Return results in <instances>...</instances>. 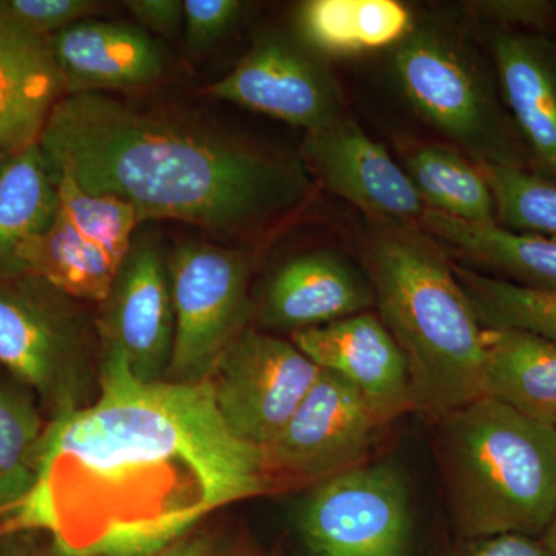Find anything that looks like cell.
<instances>
[{"instance_id":"6da1fadb","label":"cell","mask_w":556,"mask_h":556,"mask_svg":"<svg viewBox=\"0 0 556 556\" xmlns=\"http://www.w3.org/2000/svg\"><path fill=\"white\" fill-rule=\"evenodd\" d=\"M100 387L93 404L54 413L35 489L0 532L47 533L62 556H148L273 489L265 452L230 433L211 379L142 382L104 354Z\"/></svg>"},{"instance_id":"7a4b0ae2","label":"cell","mask_w":556,"mask_h":556,"mask_svg":"<svg viewBox=\"0 0 556 556\" xmlns=\"http://www.w3.org/2000/svg\"><path fill=\"white\" fill-rule=\"evenodd\" d=\"M58 175L115 197L146 219H178L244 236L291 212L309 190L302 160H285L105 93L68 94L39 138Z\"/></svg>"},{"instance_id":"3957f363","label":"cell","mask_w":556,"mask_h":556,"mask_svg":"<svg viewBox=\"0 0 556 556\" xmlns=\"http://www.w3.org/2000/svg\"><path fill=\"white\" fill-rule=\"evenodd\" d=\"M386 222L367 244L365 273L407 361L415 409L438 420L486 397L484 328L437 240L417 226Z\"/></svg>"},{"instance_id":"277c9868","label":"cell","mask_w":556,"mask_h":556,"mask_svg":"<svg viewBox=\"0 0 556 556\" xmlns=\"http://www.w3.org/2000/svg\"><path fill=\"white\" fill-rule=\"evenodd\" d=\"M437 428L460 538L543 536L556 511V427L486 396L439 417Z\"/></svg>"},{"instance_id":"5b68a950","label":"cell","mask_w":556,"mask_h":556,"mask_svg":"<svg viewBox=\"0 0 556 556\" xmlns=\"http://www.w3.org/2000/svg\"><path fill=\"white\" fill-rule=\"evenodd\" d=\"M393 72L412 108L478 164L532 170L495 68L456 35L415 25L394 50Z\"/></svg>"},{"instance_id":"8992f818","label":"cell","mask_w":556,"mask_h":556,"mask_svg":"<svg viewBox=\"0 0 556 556\" xmlns=\"http://www.w3.org/2000/svg\"><path fill=\"white\" fill-rule=\"evenodd\" d=\"M60 207L49 229L16 252V277H33L72 299L104 303L141 225L115 197L86 192L58 175Z\"/></svg>"},{"instance_id":"52a82bcc","label":"cell","mask_w":556,"mask_h":556,"mask_svg":"<svg viewBox=\"0 0 556 556\" xmlns=\"http://www.w3.org/2000/svg\"><path fill=\"white\" fill-rule=\"evenodd\" d=\"M174 346L166 380L200 383L244 331L249 263L241 252L215 244H178L167 260Z\"/></svg>"},{"instance_id":"ba28073f","label":"cell","mask_w":556,"mask_h":556,"mask_svg":"<svg viewBox=\"0 0 556 556\" xmlns=\"http://www.w3.org/2000/svg\"><path fill=\"white\" fill-rule=\"evenodd\" d=\"M314 556H408L412 500L394 463H367L316 482L298 511Z\"/></svg>"},{"instance_id":"9c48e42d","label":"cell","mask_w":556,"mask_h":556,"mask_svg":"<svg viewBox=\"0 0 556 556\" xmlns=\"http://www.w3.org/2000/svg\"><path fill=\"white\" fill-rule=\"evenodd\" d=\"M72 298L33 277L0 281V365L53 405H76L87 332Z\"/></svg>"},{"instance_id":"30bf717a","label":"cell","mask_w":556,"mask_h":556,"mask_svg":"<svg viewBox=\"0 0 556 556\" xmlns=\"http://www.w3.org/2000/svg\"><path fill=\"white\" fill-rule=\"evenodd\" d=\"M320 372L294 343L244 329L219 361L211 382L230 433L266 452Z\"/></svg>"},{"instance_id":"8fae6325","label":"cell","mask_w":556,"mask_h":556,"mask_svg":"<svg viewBox=\"0 0 556 556\" xmlns=\"http://www.w3.org/2000/svg\"><path fill=\"white\" fill-rule=\"evenodd\" d=\"M391 417L339 376L321 369L266 450L273 475L316 482L367 463Z\"/></svg>"},{"instance_id":"7c38bea8","label":"cell","mask_w":556,"mask_h":556,"mask_svg":"<svg viewBox=\"0 0 556 556\" xmlns=\"http://www.w3.org/2000/svg\"><path fill=\"white\" fill-rule=\"evenodd\" d=\"M207 94L265 113L311 134L342 119L338 83L320 56L295 36L269 31Z\"/></svg>"},{"instance_id":"4fadbf2b","label":"cell","mask_w":556,"mask_h":556,"mask_svg":"<svg viewBox=\"0 0 556 556\" xmlns=\"http://www.w3.org/2000/svg\"><path fill=\"white\" fill-rule=\"evenodd\" d=\"M169 270L159 241L135 237L98 320L102 354L119 357L142 382L164 380L174 346Z\"/></svg>"},{"instance_id":"5bb4252c","label":"cell","mask_w":556,"mask_h":556,"mask_svg":"<svg viewBox=\"0 0 556 556\" xmlns=\"http://www.w3.org/2000/svg\"><path fill=\"white\" fill-rule=\"evenodd\" d=\"M302 163L325 189L388 222L419 225L428 208L407 172L353 121L311 131Z\"/></svg>"},{"instance_id":"9a60e30c","label":"cell","mask_w":556,"mask_h":556,"mask_svg":"<svg viewBox=\"0 0 556 556\" xmlns=\"http://www.w3.org/2000/svg\"><path fill=\"white\" fill-rule=\"evenodd\" d=\"M291 342L318 368L345 380L391 419L415 409L404 353L371 313L295 331Z\"/></svg>"},{"instance_id":"2e32d148","label":"cell","mask_w":556,"mask_h":556,"mask_svg":"<svg viewBox=\"0 0 556 556\" xmlns=\"http://www.w3.org/2000/svg\"><path fill=\"white\" fill-rule=\"evenodd\" d=\"M490 51L530 172L556 182V36L495 30Z\"/></svg>"},{"instance_id":"e0dca14e","label":"cell","mask_w":556,"mask_h":556,"mask_svg":"<svg viewBox=\"0 0 556 556\" xmlns=\"http://www.w3.org/2000/svg\"><path fill=\"white\" fill-rule=\"evenodd\" d=\"M65 97L150 86L166 68L163 50L129 24L87 17L50 38Z\"/></svg>"},{"instance_id":"ac0fdd59","label":"cell","mask_w":556,"mask_h":556,"mask_svg":"<svg viewBox=\"0 0 556 556\" xmlns=\"http://www.w3.org/2000/svg\"><path fill=\"white\" fill-rule=\"evenodd\" d=\"M372 305L375 291L365 270L334 252L317 251L289 260L274 274L258 318L292 334L367 313Z\"/></svg>"},{"instance_id":"d6986e66","label":"cell","mask_w":556,"mask_h":556,"mask_svg":"<svg viewBox=\"0 0 556 556\" xmlns=\"http://www.w3.org/2000/svg\"><path fill=\"white\" fill-rule=\"evenodd\" d=\"M64 97L50 39L0 16V152L16 153L38 142Z\"/></svg>"},{"instance_id":"ffe728a7","label":"cell","mask_w":556,"mask_h":556,"mask_svg":"<svg viewBox=\"0 0 556 556\" xmlns=\"http://www.w3.org/2000/svg\"><path fill=\"white\" fill-rule=\"evenodd\" d=\"M419 229L495 277L522 287L556 289V237L515 232L496 223H473L428 207Z\"/></svg>"},{"instance_id":"44dd1931","label":"cell","mask_w":556,"mask_h":556,"mask_svg":"<svg viewBox=\"0 0 556 556\" xmlns=\"http://www.w3.org/2000/svg\"><path fill=\"white\" fill-rule=\"evenodd\" d=\"M415 27L396 0H306L294 16V36L317 56L345 58L397 46Z\"/></svg>"},{"instance_id":"7402d4cb","label":"cell","mask_w":556,"mask_h":556,"mask_svg":"<svg viewBox=\"0 0 556 556\" xmlns=\"http://www.w3.org/2000/svg\"><path fill=\"white\" fill-rule=\"evenodd\" d=\"M486 396L538 422L556 420V342L521 329H484Z\"/></svg>"},{"instance_id":"603a6c76","label":"cell","mask_w":556,"mask_h":556,"mask_svg":"<svg viewBox=\"0 0 556 556\" xmlns=\"http://www.w3.org/2000/svg\"><path fill=\"white\" fill-rule=\"evenodd\" d=\"M60 207V182L39 141L0 167V278L16 277V252L46 232Z\"/></svg>"},{"instance_id":"cb8c5ba5","label":"cell","mask_w":556,"mask_h":556,"mask_svg":"<svg viewBox=\"0 0 556 556\" xmlns=\"http://www.w3.org/2000/svg\"><path fill=\"white\" fill-rule=\"evenodd\" d=\"M405 172L433 211L466 222L496 223L495 197L484 172L455 150L422 146L409 153Z\"/></svg>"},{"instance_id":"d4e9b609","label":"cell","mask_w":556,"mask_h":556,"mask_svg":"<svg viewBox=\"0 0 556 556\" xmlns=\"http://www.w3.org/2000/svg\"><path fill=\"white\" fill-rule=\"evenodd\" d=\"M46 428L30 394L0 382V518L35 489Z\"/></svg>"},{"instance_id":"484cf974","label":"cell","mask_w":556,"mask_h":556,"mask_svg":"<svg viewBox=\"0 0 556 556\" xmlns=\"http://www.w3.org/2000/svg\"><path fill=\"white\" fill-rule=\"evenodd\" d=\"M455 274L484 329H521L556 342V289L514 281L455 266Z\"/></svg>"},{"instance_id":"4316f807","label":"cell","mask_w":556,"mask_h":556,"mask_svg":"<svg viewBox=\"0 0 556 556\" xmlns=\"http://www.w3.org/2000/svg\"><path fill=\"white\" fill-rule=\"evenodd\" d=\"M495 197L496 225L556 237V182L533 172L478 164Z\"/></svg>"},{"instance_id":"83f0119b","label":"cell","mask_w":556,"mask_h":556,"mask_svg":"<svg viewBox=\"0 0 556 556\" xmlns=\"http://www.w3.org/2000/svg\"><path fill=\"white\" fill-rule=\"evenodd\" d=\"M100 9V3L91 0H0V16L49 39Z\"/></svg>"},{"instance_id":"f1b7e54d","label":"cell","mask_w":556,"mask_h":556,"mask_svg":"<svg viewBox=\"0 0 556 556\" xmlns=\"http://www.w3.org/2000/svg\"><path fill=\"white\" fill-rule=\"evenodd\" d=\"M186 42L201 53L225 38L240 21L244 3L240 0H185Z\"/></svg>"},{"instance_id":"f546056e","label":"cell","mask_w":556,"mask_h":556,"mask_svg":"<svg viewBox=\"0 0 556 556\" xmlns=\"http://www.w3.org/2000/svg\"><path fill=\"white\" fill-rule=\"evenodd\" d=\"M479 17L496 30L556 36V2L547 0H490L470 3Z\"/></svg>"},{"instance_id":"4dcf8cb0","label":"cell","mask_w":556,"mask_h":556,"mask_svg":"<svg viewBox=\"0 0 556 556\" xmlns=\"http://www.w3.org/2000/svg\"><path fill=\"white\" fill-rule=\"evenodd\" d=\"M450 556H554L540 538L495 535L463 540Z\"/></svg>"},{"instance_id":"1f68e13d","label":"cell","mask_w":556,"mask_h":556,"mask_svg":"<svg viewBox=\"0 0 556 556\" xmlns=\"http://www.w3.org/2000/svg\"><path fill=\"white\" fill-rule=\"evenodd\" d=\"M126 9L149 30L172 38L185 25V10L181 0H129Z\"/></svg>"},{"instance_id":"d6a6232c","label":"cell","mask_w":556,"mask_h":556,"mask_svg":"<svg viewBox=\"0 0 556 556\" xmlns=\"http://www.w3.org/2000/svg\"><path fill=\"white\" fill-rule=\"evenodd\" d=\"M148 556H212V541L203 533L189 532L188 535L160 548Z\"/></svg>"},{"instance_id":"836d02e7","label":"cell","mask_w":556,"mask_h":556,"mask_svg":"<svg viewBox=\"0 0 556 556\" xmlns=\"http://www.w3.org/2000/svg\"><path fill=\"white\" fill-rule=\"evenodd\" d=\"M0 556H51L33 543L31 532H0Z\"/></svg>"},{"instance_id":"e575fe53","label":"cell","mask_w":556,"mask_h":556,"mask_svg":"<svg viewBox=\"0 0 556 556\" xmlns=\"http://www.w3.org/2000/svg\"><path fill=\"white\" fill-rule=\"evenodd\" d=\"M544 546L548 548L552 555L556 556V511L552 518L551 525L547 526L546 532L540 538Z\"/></svg>"},{"instance_id":"d590c367","label":"cell","mask_w":556,"mask_h":556,"mask_svg":"<svg viewBox=\"0 0 556 556\" xmlns=\"http://www.w3.org/2000/svg\"><path fill=\"white\" fill-rule=\"evenodd\" d=\"M11 155H13V153L0 152V167L7 163V160H9Z\"/></svg>"},{"instance_id":"8d00e7d4","label":"cell","mask_w":556,"mask_h":556,"mask_svg":"<svg viewBox=\"0 0 556 556\" xmlns=\"http://www.w3.org/2000/svg\"><path fill=\"white\" fill-rule=\"evenodd\" d=\"M555 427H556V420H555Z\"/></svg>"},{"instance_id":"74e56055","label":"cell","mask_w":556,"mask_h":556,"mask_svg":"<svg viewBox=\"0 0 556 556\" xmlns=\"http://www.w3.org/2000/svg\"><path fill=\"white\" fill-rule=\"evenodd\" d=\"M244 556H248V555H244Z\"/></svg>"}]
</instances>
